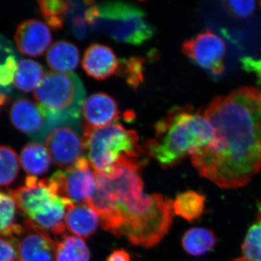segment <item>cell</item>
<instances>
[{"label":"cell","instance_id":"6da1fadb","mask_svg":"<svg viewBox=\"0 0 261 261\" xmlns=\"http://www.w3.org/2000/svg\"><path fill=\"white\" fill-rule=\"evenodd\" d=\"M212 142L190 156L202 177L223 189L249 183L261 170V92L241 87L214 98L203 110Z\"/></svg>","mask_w":261,"mask_h":261},{"label":"cell","instance_id":"7a4b0ae2","mask_svg":"<svg viewBox=\"0 0 261 261\" xmlns=\"http://www.w3.org/2000/svg\"><path fill=\"white\" fill-rule=\"evenodd\" d=\"M154 137L145 143L149 157L163 168L173 167L212 142L214 130L203 111L175 107L156 122Z\"/></svg>","mask_w":261,"mask_h":261},{"label":"cell","instance_id":"3957f363","mask_svg":"<svg viewBox=\"0 0 261 261\" xmlns=\"http://www.w3.org/2000/svg\"><path fill=\"white\" fill-rule=\"evenodd\" d=\"M86 20L94 32L134 45H140L150 39L155 31L144 10L124 2L95 4L91 1L86 11Z\"/></svg>","mask_w":261,"mask_h":261},{"label":"cell","instance_id":"277c9868","mask_svg":"<svg viewBox=\"0 0 261 261\" xmlns=\"http://www.w3.org/2000/svg\"><path fill=\"white\" fill-rule=\"evenodd\" d=\"M9 194L17 207L34 224L56 234L65 232V215L73 202L58 195L49 178L39 180L37 176H27L24 186L10 190Z\"/></svg>","mask_w":261,"mask_h":261},{"label":"cell","instance_id":"5b68a950","mask_svg":"<svg viewBox=\"0 0 261 261\" xmlns=\"http://www.w3.org/2000/svg\"><path fill=\"white\" fill-rule=\"evenodd\" d=\"M86 151L96 172H111L124 157L141 159L140 137L134 130L118 123L95 129H83Z\"/></svg>","mask_w":261,"mask_h":261},{"label":"cell","instance_id":"8992f818","mask_svg":"<svg viewBox=\"0 0 261 261\" xmlns=\"http://www.w3.org/2000/svg\"><path fill=\"white\" fill-rule=\"evenodd\" d=\"M85 89L75 73L49 72L34 92V98L47 116L80 118Z\"/></svg>","mask_w":261,"mask_h":261},{"label":"cell","instance_id":"52a82bcc","mask_svg":"<svg viewBox=\"0 0 261 261\" xmlns=\"http://www.w3.org/2000/svg\"><path fill=\"white\" fill-rule=\"evenodd\" d=\"M173 203L171 199L154 194L152 207L145 214L127 222L117 237H123L137 246L146 248L155 246L171 228L174 214Z\"/></svg>","mask_w":261,"mask_h":261},{"label":"cell","instance_id":"ba28073f","mask_svg":"<svg viewBox=\"0 0 261 261\" xmlns=\"http://www.w3.org/2000/svg\"><path fill=\"white\" fill-rule=\"evenodd\" d=\"M44 142L55 164L73 166L86 151L80 118H47Z\"/></svg>","mask_w":261,"mask_h":261},{"label":"cell","instance_id":"9c48e42d","mask_svg":"<svg viewBox=\"0 0 261 261\" xmlns=\"http://www.w3.org/2000/svg\"><path fill=\"white\" fill-rule=\"evenodd\" d=\"M49 181L58 195L76 204L88 203L96 190L95 171L84 156L66 169L57 171Z\"/></svg>","mask_w":261,"mask_h":261},{"label":"cell","instance_id":"30bf717a","mask_svg":"<svg viewBox=\"0 0 261 261\" xmlns=\"http://www.w3.org/2000/svg\"><path fill=\"white\" fill-rule=\"evenodd\" d=\"M181 51L202 69L214 75H220L225 69L226 47L224 41L210 30L187 39L182 44Z\"/></svg>","mask_w":261,"mask_h":261},{"label":"cell","instance_id":"8fae6325","mask_svg":"<svg viewBox=\"0 0 261 261\" xmlns=\"http://www.w3.org/2000/svg\"><path fill=\"white\" fill-rule=\"evenodd\" d=\"M14 239L20 261H55L56 243L47 231L27 220Z\"/></svg>","mask_w":261,"mask_h":261},{"label":"cell","instance_id":"7c38bea8","mask_svg":"<svg viewBox=\"0 0 261 261\" xmlns=\"http://www.w3.org/2000/svg\"><path fill=\"white\" fill-rule=\"evenodd\" d=\"M10 116L15 128L37 142H44L47 119L39 105L27 99H18L12 106Z\"/></svg>","mask_w":261,"mask_h":261},{"label":"cell","instance_id":"4fadbf2b","mask_svg":"<svg viewBox=\"0 0 261 261\" xmlns=\"http://www.w3.org/2000/svg\"><path fill=\"white\" fill-rule=\"evenodd\" d=\"M84 129H95L116 123L120 111L114 98L108 94L98 92L84 100L82 108Z\"/></svg>","mask_w":261,"mask_h":261},{"label":"cell","instance_id":"5bb4252c","mask_svg":"<svg viewBox=\"0 0 261 261\" xmlns=\"http://www.w3.org/2000/svg\"><path fill=\"white\" fill-rule=\"evenodd\" d=\"M18 50L25 56L38 57L44 54L51 42V34L46 24L29 19L19 24L15 34Z\"/></svg>","mask_w":261,"mask_h":261},{"label":"cell","instance_id":"9a60e30c","mask_svg":"<svg viewBox=\"0 0 261 261\" xmlns=\"http://www.w3.org/2000/svg\"><path fill=\"white\" fill-rule=\"evenodd\" d=\"M118 61L111 47L102 44H92L84 53L82 66L89 76L103 81L116 73Z\"/></svg>","mask_w":261,"mask_h":261},{"label":"cell","instance_id":"2e32d148","mask_svg":"<svg viewBox=\"0 0 261 261\" xmlns=\"http://www.w3.org/2000/svg\"><path fill=\"white\" fill-rule=\"evenodd\" d=\"M65 222L70 232L80 238H88L97 231L100 220L88 204H73L67 210Z\"/></svg>","mask_w":261,"mask_h":261},{"label":"cell","instance_id":"e0dca14e","mask_svg":"<svg viewBox=\"0 0 261 261\" xmlns=\"http://www.w3.org/2000/svg\"><path fill=\"white\" fill-rule=\"evenodd\" d=\"M47 63L54 72L71 73L80 63V51L76 46L68 41L55 42L47 51Z\"/></svg>","mask_w":261,"mask_h":261},{"label":"cell","instance_id":"ac0fdd59","mask_svg":"<svg viewBox=\"0 0 261 261\" xmlns=\"http://www.w3.org/2000/svg\"><path fill=\"white\" fill-rule=\"evenodd\" d=\"M20 163L29 176H39L47 173L50 167L51 159L47 148L39 142L25 145L20 154Z\"/></svg>","mask_w":261,"mask_h":261},{"label":"cell","instance_id":"d6986e66","mask_svg":"<svg viewBox=\"0 0 261 261\" xmlns=\"http://www.w3.org/2000/svg\"><path fill=\"white\" fill-rule=\"evenodd\" d=\"M44 75L43 67L38 62L31 59L20 60L13 83L20 91L28 93L37 89Z\"/></svg>","mask_w":261,"mask_h":261},{"label":"cell","instance_id":"ffe728a7","mask_svg":"<svg viewBox=\"0 0 261 261\" xmlns=\"http://www.w3.org/2000/svg\"><path fill=\"white\" fill-rule=\"evenodd\" d=\"M205 198L197 192L178 194L173 201V212L188 221L200 219L205 210Z\"/></svg>","mask_w":261,"mask_h":261},{"label":"cell","instance_id":"44dd1931","mask_svg":"<svg viewBox=\"0 0 261 261\" xmlns=\"http://www.w3.org/2000/svg\"><path fill=\"white\" fill-rule=\"evenodd\" d=\"M181 243L187 253L199 256L214 249L216 238L210 230L201 227L192 228L184 234Z\"/></svg>","mask_w":261,"mask_h":261},{"label":"cell","instance_id":"7402d4cb","mask_svg":"<svg viewBox=\"0 0 261 261\" xmlns=\"http://www.w3.org/2000/svg\"><path fill=\"white\" fill-rule=\"evenodd\" d=\"M17 205L9 193L0 191V237L13 238L21 231L16 224Z\"/></svg>","mask_w":261,"mask_h":261},{"label":"cell","instance_id":"603a6c76","mask_svg":"<svg viewBox=\"0 0 261 261\" xmlns=\"http://www.w3.org/2000/svg\"><path fill=\"white\" fill-rule=\"evenodd\" d=\"M90 252L82 239L65 236L57 245L56 261H90Z\"/></svg>","mask_w":261,"mask_h":261},{"label":"cell","instance_id":"cb8c5ba5","mask_svg":"<svg viewBox=\"0 0 261 261\" xmlns=\"http://www.w3.org/2000/svg\"><path fill=\"white\" fill-rule=\"evenodd\" d=\"M145 63L143 58L130 57L118 61L117 72L126 81L128 87L137 89L145 82Z\"/></svg>","mask_w":261,"mask_h":261},{"label":"cell","instance_id":"d4e9b609","mask_svg":"<svg viewBox=\"0 0 261 261\" xmlns=\"http://www.w3.org/2000/svg\"><path fill=\"white\" fill-rule=\"evenodd\" d=\"M38 4L41 14L51 29L58 30L63 28L69 9L68 2L44 0L38 2Z\"/></svg>","mask_w":261,"mask_h":261},{"label":"cell","instance_id":"484cf974","mask_svg":"<svg viewBox=\"0 0 261 261\" xmlns=\"http://www.w3.org/2000/svg\"><path fill=\"white\" fill-rule=\"evenodd\" d=\"M20 163L14 149L0 145V187L9 186L15 181L20 171Z\"/></svg>","mask_w":261,"mask_h":261},{"label":"cell","instance_id":"4316f807","mask_svg":"<svg viewBox=\"0 0 261 261\" xmlns=\"http://www.w3.org/2000/svg\"><path fill=\"white\" fill-rule=\"evenodd\" d=\"M18 61L13 48L0 37V87H9L14 82Z\"/></svg>","mask_w":261,"mask_h":261},{"label":"cell","instance_id":"83f0119b","mask_svg":"<svg viewBox=\"0 0 261 261\" xmlns=\"http://www.w3.org/2000/svg\"><path fill=\"white\" fill-rule=\"evenodd\" d=\"M91 1H69V9L66 20L73 35L77 39H85L87 37L89 25L86 20V11Z\"/></svg>","mask_w":261,"mask_h":261},{"label":"cell","instance_id":"f1b7e54d","mask_svg":"<svg viewBox=\"0 0 261 261\" xmlns=\"http://www.w3.org/2000/svg\"><path fill=\"white\" fill-rule=\"evenodd\" d=\"M238 261H261V219L249 228Z\"/></svg>","mask_w":261,"mask_h":261},{"label":"cell","instance_id":"f546056e","mask_svg":"<svg viewBox=\"0 0 261 261\" xmlns=\"http://www.w3.org/2000/svg\"><path fill=\"white\" fill-rule=\"evenodd\" d=\"M222 3L226 12L235 18H248L256 8L255 1H224Z\"/></svg>","mask_w":261,"mask_h":261},{"label":"cell","instance_id":"4dcf8cb0","mask_svg":"<svg viewBox=\"0 0 261 261\" xmlns=\"http://www.w3.org/2000/svg\"><path fill=\"white\" fill-rule=\"evenodd\" d=\"M18 250L14 239L0 237V261H17Z\"/></svg>","mask_w":261,"mask_h":261},{"label":"cell","instance_id":"1f68e13d","mask_svg":"<svg viewBox=\"0 0 261 261\" xmlns=\"http://www.w3.org/2000/svg\"><path fill=\"white\" fill-rule=\"evenodd\" d=\"M243 63L245 69L256 72L261 81V60L255 61L251 58H245L243 59Z\"/></svg>","mask_w":261,"mask_h":261},{"label":"cell","instance_id":"d6a6232c","mask_svg":"<svg viewBox=\"0 0 261 261\" xmlns=\"http://www.w3.org/2000/svg\"><path fill=\"white\" fill-rule=\"evenodd\" d=\"M106 261H130V257L126 250H118L111 254Z\"/></svg>","mask_w":261,"mask_h":261},{"label":"cell","instance_id":"836d02e7","mask_svg":"<svg viewBox=\"0 0 261 261\" xmlns=\"http://www.w3.org/2000/svg\"><path fill=\"white\" fill-rule=\"evenodd\" d=\"M9 101V97L4 92H2L0 90V107L5 106Z\"/></svg>","mask_w":261,"mask_h":261},{"label":"cell","instance_id":"e575fe53","mask_svg":"<svg viewBox=\"0 0 261 261\" xmlns=\"http://www.w3.org/2000/svg\"><path fill=\"white\" fill-rule=\"evenodd\" d=\"M259 211H260V214L261 215V205L259 207Z\"/></svg>","mask_w":261,"mask_h":261},{"label":"cell","instance_id":"d590c367","mask_svg":"<svg viewBox=\"0 0 261 261\" xmlns=\"http://www.w3.org/2000/svg\"><path fill=\"white\" fill-rule=\"evenodd\" d=\"M260 8H261V2H260Z\"/></svg>","mask_w":261,"mask_h":261},{"label":"cell","instance_id":"8d00e7d4","mask_svg":"<svg viewBox=\"0 0 261 261\" xmlns=\"http://www.w3.org/2000/svg\"><path fill=\"white\" fill-rule=\"evenodd\" d=\"M18 261H20V260H19Z\"/></svg>","mask_w":261,"mask_h":261}]
</instances>
